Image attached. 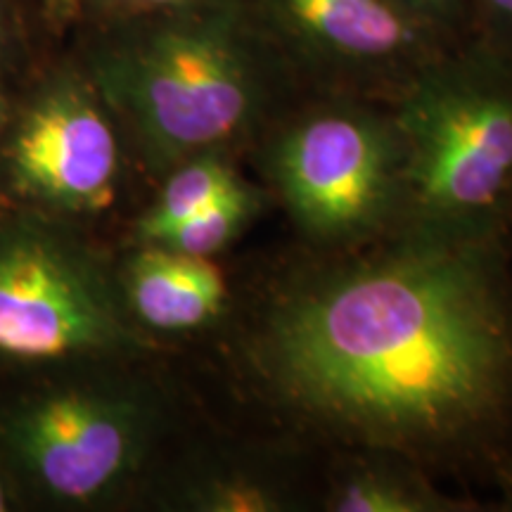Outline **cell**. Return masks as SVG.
Returning <instances> with one entry per match:
<instances>
[{"label":"cell","mask_w":512,"mask_h":512,"mask_svg":"<svg viewBox=\"0 0 512 512\" xmlns=\"http://www.w3.org/2000/svg\"><path fill=\"white\" fill-rule=\"evenodd\" d=\"M287 413L406 460L460 456L512 420V285L501 238L399 230L287 285L252 344Z\"/></svg>","instance_id":"cell-1"},{"label":"cell","mask_w":512,"mask_h":512,"mask_svg":"<svg viewBox=\"0 0 512 512\" xmlns=\"http://www.w3.org/2000/svg\"><path fill=\"white\" fill-rule=\"evenodd\" d=\"M102 62V83L155 166L249 136L285 60L242 0H190Z\"/></svg>","instance_id":"cell-2"},{"label":"cell","mask_w":512,"mask_h":512,"mask_svg":"<svg viewBox=\"0 0 512 512\" xmlns=\"http://www.w3.org/2000/svg\"><path fill=\"white\" fill-rule=\"evenodd\" d=\"M399 230L501 238L512 214V57L479 38L444 50L396 93Z\"/></svg>","instance_id":"cell-3"},{"label":"cell","mask_w":512,"mask_h":512,"mask_svg":"<svg viewBox=\"0 0 512 512\" xmlns=\"http://www.w3.org/2000/svg\"><path fill=\"white\" fill-rule=\"evenodd\" d=\"M266 171L316 245L354 247L399 223L403 145L394 114L349 100L302 110L275 131Z\"/></svg>","instance_id":"cell-4"},{"label":"cell","mask_w":512,"mask_h":512,"mask_svg":"<svg viewBox=\"0 0 512 512\" xmlns=\"http://www.w3.org/2000/svg\"><path fill=\"white\" fill-rule=\"evenodd\" d=\"M283 55L328 81L396 93L432 62L441 34L396 0H247Z\"/></svg>","instance_id":"cell-5"},{"label":"cell","mask_w":512,"mask_h":512,"mask_svg":"<svg viewBox=\"0 0 512 512\" xmlns=\"http://www.w3.org/2000/svg\"><path fill=\"white\" fill-rule=\"evenodd\" d=\"M124 337L93 268L46 238H0V354L60 358L112 349Z\"/></svg>","instance_id":"cell-6"},{"label":"cell","mask_w":512,"mask_h":512,"mask_svg":"<svg viewBox=\"0 0 512 512\" xmlns=\"http://www.w3.org/2000/svg\"><path fill=\"white\" fill-rule=\"evenodd\" d=\"M17 434L24 460L55 496L91 501L136 463L143 413L121 396L64 392L24 415Z\"/></svg>","instance_id":"cell-7"},{"label":"cell","mask_w":512,"mask_h":512,"mask_svg":"<svg viewBox=\"0 0 512 512\" xmlns=\"http://www.w3.org/2000/svg\"><path fill=\"white\" fill-rule=\"evenodd\" d=\"M27 188L74 211L110 207L119 176V143L105 112L81 88L48 95L12 147Z\"/></svg>","instance_id":"cell-8"},{"label":"cell","mask_w":512,"mask_h":512,"mask_svg":"<svg viewBox=\"0 0 512 512\" xmlns=\"http://www.w3.org/2000/svg\"><path fill=\"white\" fill-rule=\"evenodd\" d=\"M126 297L136 316L155 330H195L219 316L226 283L207 256L147 245L126 271Z\"/></svg>","instance_id":"cell-9"},{"label":"cell","mask_w":512,"mask_h":512,"mask_svg":"<svg viewBox=\"0 0 512 512\" xmlns=\"http://www.w3.org/2000/svg\"><path fill=\"white\" fill-rule=\"evenodd\" d=\"M325 508L332 512H446L458 505L425 482L406 458L373 451L339 472Z\"/></svg>","instance_id":"cell-10"},{"label":"cell","mask_w":512,"mask_h":512,"mask_svg":"<svg viewBox=\"0 0 512 512\" xmlns=\"http://www.w3.org/2000/svg\"><path fill=\"white\" fill-rule=\"evenodd\" d=\"M297 484L283 465L247 456L192 486V508L207 512H285L297 508Z\"/></svg>","instance_id":"cell-11"},{"label":"cell","mask_w":512,"mask_h":512,"mask_svg":"<svg viewBox=\"0 0 512 512\" xmlns=\"http://www.w3.org/2000/svg\"><path fill=\"white\" fill-rule=\"evenodd\" d=\"M242 185L245 181L221 152H202V155L185 159L176 164V171L164 183L157 202L140 219L138 238L145 245H152L176 223L185 221L230 192L240 190Z\"/></svg>","instance_id":"cell-12"},{"label":"cell","mask_w":512,"mask_h":512,"mask_svg":"<svg viewBox=\"0 0 512 512\" xmlns=\"http://www.w3.org/2000/svg\"><path fill=\"white\" fill-rule=\"evenodd\" d=\"M259 211V195L254 188L245 183L240 190L230 192L197 214L176 223L174 228L166 230L162 238L152 245H162L176 252L190 256H214L223 247L230 245L238 235L249 226Z\"/></svg>","instance_id":"cell-13"},{"label":"cell","mask_w":512,"mask_h":512,"mask_svg":"<svg viewBox=\"0 0 512 512\" xmlns=\"http://www.w3.org/2000/svg\"><path fill=\"white\" fill-rule=\"evenodd\" d=\"M396 3L441 36L456 34L465 27L467 19L475 17L472 0H396Z\"/></svg>","instance_id":"cell-14"},{"label":"cell","mask_w":512,"mask_h":512,"mask_svg":"<svg viewBox=\"0 0 512 512\" xmlns=\"http://www.w3.org/2000/svg\"><path fill=\"white\" fill-rule=\"evenodd\" d=\"M482 41L512 57V0H472Z\"/></svg>","instance_id":"cell-15"},{"label":"cell","mask_w":512,"mask_h":512,"mask_svg":"<svg viewBox=\"0 0 512 512\" xmlns=\"http://www.w3.org/2000/svg\"><path fill=\"white\" fill-rule=\"evenodd\" d=\"M98 3L105 10L119 12V15H152V12L178 8L190 0H98Z\"/></svg>","instance_id":"cell-16"},{"label":"cell","mask_w":512,"mask_h":512,"mask_svg":"<svg viewBox=\"0 0 512 512\" xmlns=\"http://www.w3.org/2000/svg\"><path fill=\"white\" fill-rule=\"evenodd\" d=\"M0 510H5V491H3V484H0Z\"/></svg>","instance_id":"cell-17"},{"label":"cell","mask_w":512,"mask_h":512,"mask_svg":"<svg viewBox=\"0 0 512 512\" xmlns=\"http://www.w3.org/2000/svg\"><path fill=\"white\" fill-rule=\"evenodd\" d=\"M510 503H512V486H510Z\"/></svg>","instance_id":"cell-18"}]
</instances>
